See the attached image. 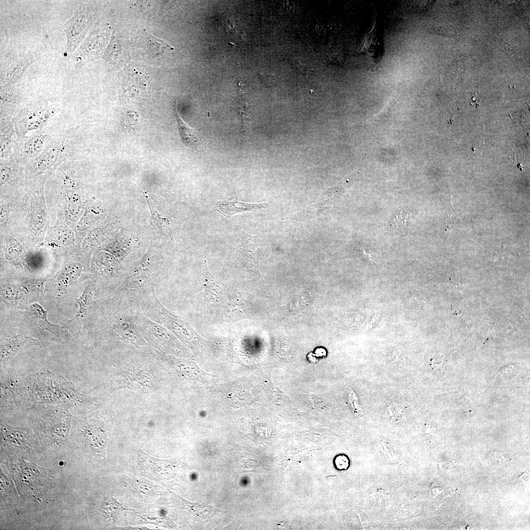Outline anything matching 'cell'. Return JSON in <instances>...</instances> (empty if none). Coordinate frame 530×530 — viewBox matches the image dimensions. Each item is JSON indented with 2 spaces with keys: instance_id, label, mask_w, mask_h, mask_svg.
I'll return each mask as SVG.
<instances>
[{
  "instance_id": "1",
  "label": "cell",
  "mask_w": 530,
  "mask_h": 530,
  "mask_svg": "<svg viewBox=\"0 0 530 530\" xmlns=\"http://www.w3.org/2000/svg\"><path fill=\"white\" fill-rule=\"evenodd\" d=\"M111 331L113 335L120 340L139 346L147 345L132 315L118 316L112 323Z\"/></svg>"
},
{
  "instance_id": "2",
  "label": "cell",
  "mask_w": 530,
  "mask_h": 530,
  "mask_svg": "<svg viewBox=\"0 0 530 530\" xmlns=\"http://www.w3.org/2000/svg\"><path fill=\"white\" fill-rule=\"evenodd\" d=\"M174 499L179 507L186 514L191 522L196 524L204 523L221 513V510L207 504L191 503L177 495Z\"/></svg>"
},
{
  "instance_id": "3",
  "label": "cell",
  "mask_w": 530,
  "mask_h": 530,
  "mask_svg": "<svg viewBox=\"0 0 530 530\" xmlns=\"http://www.w3.org/2000/svg\"><path fill=\"white\" fill-rule=\"evenodd\" d=\"M85 15L82 10H79L74 14L66 23L65 31L67 35L66 50L69 53L77 47L83 35L85 29Z\"/></svg>"
},
{
  "instance_id": "4",
  "label": "cell",
  "mask_w": 530,
  "mask_h": 530,
  "mask_svg": "<svg viewBox=\"0 0 530 530\" xmlns=\"http://www.w3.org/2000/svg\"><path fill=\"white\" fill-rule=\"evenodd\" d=\"M267 202L261 203H249L238 201L235 199L218 202L216 204V211L226 217L242 212L254 211L268 207Z\"/></svg>"
},
{
  "instance_id": "5",
  "label": "cell",
  "mask_w": 530,
  "mask_h": 530,
  "mask_svg": "<svg viewBox=\"0 0 530 530\" xmlns=\"http://www.w3.org/2000/svg\"><path fill=\"white\" fill-rule=\"evenodd\" d=\"M145 459L152 464L149 469L152 475L162 481L171 483L175 477L176 470L175 463L171 460H160L146 454Z\"/></svg>"
},
{
  "instance_id": "6",
  "label": "cell",
  "mask_w": 530,
  "mask_h": 530,
  "mask_svg": "<svg viewBox=\"0 0 530 530\" xmlns=\"http://www.w3.org/2000/svg\"><path fill=\"white\" fill-rule=\"evenodd\" d=\"M32 60L33 58L30 56H19L10 59L2 71L3 81L9 83L16 82Z\"/></svg>"
},
{
  "instance_id": "7",
  "label": "cell",
  "mask_w": 530,
  "mask_h": 530,
  "mask_svg": "<svg viewBox=\"0 0 530 530\" xmlns=\"http://www.w3.org/2000/svg\"><path fill=\"white\" fill-rule=\"evenodd\" d=\"M66 146L59 143L49 146L35 159L37 168L46 170L53 166L58 160L62 159Z\"/></svg>"
},
{
  "instance_id": "8",
  "label": "cell",
  "mask_w": 530,
  "mask_h": 530,
  "mask_svg": "<svg viewBox=\"0 0 530 530\" xmlns=\"http://www.w3.org/2000/svg\"><path fill=\"white\" fill-rule=\"evenodd\" d=\"M176 110L178 129L183 143L186 146L193 147L199 151L198 148L201 146V139L199 132L186 123L180 116L177 109Z\"/></svg>"
},
{
  "instance_id": "9",
  "label": "cell",
  "mask_w": 530,
  "mask_h": 530,
  "mask_svg": "<svg viewBox=\"0 0 530 530\" xmlns=\"http://www.w3.org/2000/svg\"><path fill=\"white\" fill-rule=\"evenodd\" d=\"M49 139L45 133H38L26 141L22 149V155L24 158L33 159L37 158L45 150Z\"/></svg>"
},
{
  "instance_id": "10",
  "label": "cell",
  "mask_w": 530,
  "mask_h": 530,
  "mask_svg": "<svg viewBox=\"0 0 530 530\" xmlns=\"http://www.w3.org/2000/svg\"><path fill=\"white\" fill-rule=\"evenodd\" d=\"M175 368L185 375L194 378H199L210 375L202 370L193 362L189 360L169 357Z\"/></svg>"
},
{
  "instance_id": "11",
  "label": "cell",
  "mask_w": 530,
  "mask_h": 530,
  "mask_svg": "<svg viewBox=\"0 0 530 530\" xmlns=\"http://www.w3.org/2000/svg\"><path fill=\"white\" fill-rule=\"evenodd\" d=\"M97 426L96 424H92L87 430L90 446L93 451L99 453H104L106 443V434L101 426Z\"/></svg>"
},
{
  "instance_id": "12",
  "label": "cell",
  "mask_w": 530,
  "mask_h": 530,
  "mask_svg": "<svg viewBox=\"0 0 530 530\" xmlns=\"http://www.w3.org/2000/svg\"><path fill=\"white\" fill-rule=\"evenodd\" d=\"M93 300L92 291L90 286L86 287L81 295L76 299V302L79 305V310L73 319V320H79L83 318L90 308Z\"/></svg>"
},
{
  "instance_id": "13",
  "label": "cell",
  "mask_w": 530,
  "mask_h": 530,
  "mask_svg": "<svg viewBox=\"0 0 530 530\" xmlns=\"http://www.w3.org/2000/svg\"><path fill=\"white\" fill-rule=\"evenodd\" d=\"M81 269V265L78 263L66 265L60 273V282L66 286L72 284L79 277Z\"/></svg>"
},
{
  "instance_id": "14",
  "label": "cell",
  "mask_w": 530,
  "mask_h": 530,
  "mask_svg": "<svg viewBox=\"0 0 530 530\" xmlns=\"http://www.w3.org/2000/svg\"><path fill=\"white\" fill-rule=\"evenodd\" d=\"M101 506L102 509L114 521L116 519L117 515L120 512L128 510L124 508L121 504L111 497L104 498L102 502Z\"/></svg>"
},
{
  "instance_id": "15",
  "label": "cell",
  "mask_w": 530,
  "mask_h": 530,
  "mask_svg": "<svg viewBox=\"0 0 530 530\" xmlns=\"http://www.w3.org/2000/svg\"><path fill=\"white\" fill-rule=\"evenodd\" d=\"M497 41L498 47L510 57L515 56L516 59H520L522 52L520 48L510 44L498 37L492 36Z\"/></svg>"
},
{
  "instance_id": "16",
  "label": "cell",
  "mask_w": 530,
  "mask_h": 530,
  "mask_svg": "<svg viewBox=\"0 0 530 530\" xmlns=\"http://www.w3.org/2000/svg\"><path fill=\"white\" fill-rule=\"evenodd\" d=\"M410 212L400 211L395 218V222L397 229L401 234L405 235L406 233V222L409 217Z\"/></svg>"
},
{
  "instance_id": "17",
  "label": "cell",
  "mask_w": 530,
  "mask_h": 530,
  "mask_svg": "<svg viewBox=\"0 0 530 530\" xmlns=\"http://www.w3.org/2000/svg\"><path fill=\"white\" fill-rule=\"evenodd\" d=\"M334 468L339 471L347 470L350 466V460L348 457L343 453L336 455L333 459Z\"/></svg>"
},
{
  "instance_id": "18",
  "label": "cell",
  "mask_w": 530,
  "mask_h": 530,
  "mask_svg": "<svg viewBox=\"0 0 530 530\" xmlns=\"http://www.w3.org/2000/svg\"><path fill=\"white\" fill-rule=\"evenodd\" d=\"M30 312L38 318L42 320L47 326H50V323L47 319V311L45 310L39 304L34 303L30 306Z\"/></svg>"
},
{
  "instance_id": "19",
  "label": "cell",
  "mask_w": 530,
  "mask_h": 530,
  "mask_svg": "<svg viewBox=\"0 0 530 530\" xmlns=\"http://www.w3.org/2000/svg\"><path fill=\"white\" fill-rule=\"evenodd\" d=\"M431 364L434 370L442 371L446 369L447 361L445 358L442 356H437L432 359Z\"/></svg>"
},
{
  "instance_id": "20",
  "label": "cell",
  "mask_w": 530,
  "mask_h": 530,
  "mask_svg": "<svg viewBox=\"0 0 530 530\" xmlns=\"http://www.w3.org/2000/svg\"><path fill=\"white\" fill-rule=\"evenodd\" d=\"M348 395L349 402L351 404L352 409L358 414H362L363 413L362 410L359 404L358 398L355 393L352 391L350 390Z\"/></svg>"
},
{
  "instance_id": "21",
  "label": "cell",
  "mask_w": 530,
  "mask_h": 530,
  "mask_svg": "<svg viewBox=\"0 0 530 530\" xmlns=\"http://www.w3.org/2000/svg\"><path fill=\"white\" fill-rule=\"evenodd\" d=\"M12 170L10 168L7 166L1 167L0 169V184L3 185L10 178L12 175Z\"/></svg>"
},
{
  "instance_id": "22",
  "label": "cell",
  "mask_w": 530,
  "mask_h": 530,
  "mask_svg": "<svg viewBox=\"0 0 530 530\" xmlns=\"http://www.w3.org/2000/svg\"><path fill=\"white\" fill-rule=\"evenodd\" d=\"M1 292L3 295L10 292V294L8 297L9 299H13V298H17L19 294V292L16 289H15L14 287L12 288V287L10 286H5L4 288L2 289V290H1Z\"/></svg>"
},
{
  "instance_id": "23",
  "label": "cell",
  "mask_w": 530,
  "mask_h": 530,
  "mask_svg": "<svg viewBox=\"0 0 530 530\" xmlns=\"http://www.w3.org/2000/svg\"><path fill=\"white\" fill-rule=\"evenodd\" d=\"M520 479L522 482L525 483L529 480V477L527 475L524 474L521 476Z\"/></svg>"
}]
</instances>
